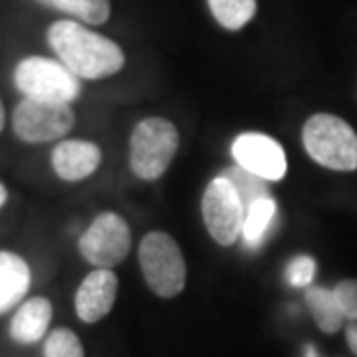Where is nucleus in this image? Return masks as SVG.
Returning a JSON list of instances; mask_svg holds the SVG:
<instances>
[{
    "mask_svg": "<svg viewBox=\"0 0 357 357\" xmlns=\"http://www.w3.org/2000/svg\"><path fill=\"white\" fill-rule=\"evenodd\" d=\"M234 165L243 167L248 173L264 178L266 183H278L286 177L288 159L278 141L266 133L246 131L232 141Z\"/></svg>",
    "mask_w": 357,
    "mask_h": 357,
    "instance_id": "1a4fd4ad",
    "label": "nucleus"
},
{
    "mask_svg": "<svg viewBox=\"0 0 357 357\" xmlns=\"http://www.w3.org/2000/svg\"><path fill=\"white\" fill-rule=\"evenodd\" d=\"M13 79L16 89L28 100L72 105L82 96L79 77L54 58L28 56L16 64Z\"/></svg>",
    "mask_w": 357,
    "mask_h": 357,
    "instance_id": "39448f33",
    "label": "nucleus"
},
{
    "mask_svg": "<svg viewBox=\"0 0 357 357\" xmlns=\"http://www.w3.org/2000/svg\"><path fill=\"white\" fill-rule=\"evenodd\" d=\"M76 126V114L66 103L38 102L22 98L13 112V131L26 145L64 139Z\"/></svg>",
    "mask_w": 357,
    "mask_h": 357,
    "instance_id": "423d86ee",
    "label": "nucleus"
},
{
    "mask_svg": "<svg viewBox=\"0 0 357 357\" xmlns=\"http://www.w3.org/2000/svg\"><path fill=\"white\" fill-rule=\"evenodd\" d=\"M141 274L159 298H177L187 284V262L178 243L163 230L147 232L139 243Z\"/></svg>",
    "mask_w": 357,
    "mask_h": 357,
    "instance_id": "20e7f679",
    "label": "nucleus"
},
{
    "mask_svg": "<svg viewBox=\"0 0 357 357\" xmlns=\"http://www.w3.org/2000/svg\"><path fill=\"white\" fill-rule=\"evenodd\" d=\"M119 280L112 268H96L77 286L74 310L84 324L102 321L115 306Z\"/></svg>",
    "mask_w": 357,
    "mask_h": 357,
    "instance_id": "9d476101",
    "label": "nucleus"
},
{
    "mask_svg": "<svg viewBox=\"0 0 357 357\" xmlns=\"http://www.w3.org/2000/svg\"><path fill=\"white\" fill-rule=\"evenodd\" d=\"M345 342L349 345V349L354 351V356L357 357V321L347 326V330H345Z\"/></svg>",
    "mask_w": 357,
    "mask_h": 357,
    "instance_id": "4be33fe9",
    "label": "nucleus"
},
{
    "mask_svg": "<svg viewBox=\"0 0 357 357\" xmlns=\"http://www.w3.org/2000/svg\"><path fill=\"white\" fill-rule=\"evenodd\" d=\"M307 357H318V356H316V354H314V351L310 349V351H307Z\"/></svg>",
    "mask_w": 357,
    "mask_h": 357,
    "instance_id": "393cba45",
    "label": "nucleus"
},
{
    "mask_svg": "<svg viewBox=\"0 0 357 357\" xmlns=\"http://www.w3.org/2000/svg\"><path fill=\"white\" fill-rule=\"evenodd\" d=\"M42 6L54 8L58 13L74 16L77 22L100 26L109 20L112 16V2L109 0H34Z\"/></svg>",
    "mask_w": 357,
    "mask_h": 357,
    "instance_id": "dca6fc26",
    "label": "nucleus"
},
{
    "mask_svg": "<svg viewBox=\"0 0 357 357\" xmlns=\"http://www.w3.org/2000/svg\"><path fill=\"white\" fill-rule=\"evenodd\" d=\"M4 126H6V109H4V103L0 100V133L4 131Z\"/></svg>",
    "mask_w": 357,
    "mask_h": 357,
    "instance_id": "b1692460",
    "label": "nucleus"
},
{
    "mask_svg": "<svg viewBox=\"0 0 357 357\" xmlns=\"http://www.w3.org/2000/svg\"><path fill=\"white\" fill-rule=\"evenodd\" d=\"M44 357H86V349L76 332L56 328L44 340Z\"/></svg>",
    "mask_w": 357,
    "mask_h": 357,
    "instance_id": "6ab92c4d",
    "label": "nucleus"
},
{
    "mask_svg": "<svg viewBox=\"0 0 357 357\" xmlns=\"http://www.w3.org/2000/svg\"><path fill=\"white\" fill-rule=\"evenodd\" d=\"M278 218V206L272 197L258 199L246 208V217L243 225V238L248 248H258L270 234V229L274 227Z\"/></svg>",
    "mask_w": 357,
    "mask_h": 357,
    "instance_id": "2eb2a0df",
    "label": "nucleus"
},
{
    "mask_svg": "<svg viewBox=\"0 0 357 357\" xmlns=\"http://www.w3.org/2000/svg\"><path fill=\"white\" fill-rule=\"evenodd\" d=\"M333 294L342 307L344 318L357 321V278L342 280L333 288Z\"/></svg>",
    "mask_w": 357,
    "mask_h": 357,
    "instance_id": "412c9836",
    "label": "nucleus"
},
{
    "mask_svg": "<svg viewBox=\"0 0 357 357\" xmlns=\"http://www.w3.org/2000/svg\"><path fill=\"white\" fill-rule=\"evenodd\" d=\"M82 258L96 268H114L131 250V229L128 220L114 211L100 213L77 241Z\"/></svg>",
    "mask_w": 357,
    "mask_h": 357,
    "instance_id": "6e6552de",
    "label": "nucleus"
},
{
    "mask_svg": "<svg viewBox=\"0 0 357 357\" xmlns=\"http://www.w3.org/2000/svg\"><path fill=\"white\" fill-rule=\"evenodd\" d=\"M102 159L100 145L88 139H62L50 155L56 177L66 183H79L91 177L102 165Z\"/></svg>",
    "mask_w": 357,
    "mask_h": 357,
    "instance_id": "9b49d317",
    "label": "nucleus"
},
{
    "mask_svg": "<svg viewBox=\"0 0 357 357\" xmlns=\"http://www.w3.org/2000/svg\"><path fill=\"white\" fill-rule=\"evenodd\" d=\"M211 14L225 30L238 32L256 16V0H206Z\"/></svg>",
    "mask_w": 357,
    "mask_h": 357,
    "instance_id": "f3484780",
    "label": "nucleus"
},
{
    "mask_svg": "<svg viewBox=\"0 0 357 357\" xmlns=\"http://www.w3.org/2000/svg\"><path fill=\"white\" fill-rule=\"evenodd\" d=\"M302 143L318 165L342 173L357 169V133L337 115H312L302 129Z\"/></svg>",
    "mask_w": 357,
    "mask_h": 357,
    "instance_id": "7ed1b4c3",
    "label": "nucleus"
},
{
    "mask_svg": "<svg viewBox=\"0 0 357 357\" xmlns=\"http://www.w3.org/2000/svg\"><path fill=\"white\" fill-rule=\"evenodd\" d=\"M201 211H203L204 227L217 244L232 246L243 236L246 208L236 187L222 173L206 185L201 201Z\"/></svg>",
    "mask_w": 357,
    "mask_h": 357,
    "instance_id": "0eeeda50",
    "label": "nucleus"
},
{
    "mask_svg": "<svg viewBox=\"0 0 357 357\" xmlns=\"http://www.w3.org/2000/svg\"><path fill=\"white\" fill-rule=\"evenodd\" d=\"M32 286V270L22 256L0 250V316L24 302Z\"/></svg>",
    "mask_w": 357,
    "mask_h": 357,
    "instance_id": "ddd939ff",
    "label": "nucleus"
},
{
    "mask_svg": "<svg viewBox=\"0 0 357 357\" xmlns=\"http://www.w3.org/2000/svg\"><path fill=\"white\" fill-rule=\"evenodd\" d=\"M222 175L230 178V183L236 187V191L243 199L244 208H248L250 204L256 203L258 199H264V197H272L268 191V183L264 178L256 177L255 173H248L243 167L234 165L229 167L222 171Z\"/></svg>",
    "mask_w": 357,
    "mask_h": 357,
    "instance_id": "a211bd4d",
    "label": "nucleus"
},
{
    "mask_svg": "<svg viewBox=\"0 0 357 357\" xmlns=\"http://www.w3.org/2000/svg\"><path fill=\"white\" fill-rule=\"evenodd\" d=\"M6 201H8V189H6V185L0 181V211L4 208Z\"/></svg>",
    "mask_w": 357,
    "mask_h": 357,
    "instance_id": "5701e85b",
    "label": "nucleus"
},
{
    "mask_svg": "<svg viewBox=\"0 0 357 357\" xmlns=\"http://www.w3.org/2000/svg\"><path fill=\"white\" fill-rule=\"evenodd\" d=\"M178 131L165 117H145L129 137V167L135 177L157 181L167 173L178 151Z\"/></svg>",
    "mask_w": 357,
    "mask_h": 357,
    "instance_id": "f03ea898",
    "label": "nucleus"
},
{
    "mask_svg": "<svg viewBox=\"0 0 357 357\" xmlns=\"http://www.w3.org/2000/svg\"><path fill=\"white\" fill-rule=\"evenodd\" d=\"M316 270H318V264L312 256H294L286 266V280L294 288H307L316 278Z\"/></svg>",
    "mask_w": 357,
    "mask_h": 357,
    "instance_id": "aec40b11",
    "label": "nucleus"
},
{
    "mask_svg": "<svg viewBox=\"0 0 357 357\" xmlns=\"http://www.w3.org/2000/svg\"><path fill=\"white\" fill-rule=\"evenodd\" d=\"M304 300L316 326L324 333H335L344 326L345 318L333 290L321 288V286H307Z\"/></svg>",
    "mask_w": 357,
    "mask_h": 357,
    "instance_id": "4468645a",
    "label": "nucleus"
},
{
    "mask_svg": "<svg viewBox=\"0 0 357 357\" xmlns=\"http://www.w3.org/2000/svg\"><path fill=\"white\" fill-rule=\"evenodd\" d=\"M54 307L52 302L44 296H34L24 300L20 306L16 307L14 316L8 324V333L13 342L22 345H30L46 337L48 328H50Z\"/></svg>",
    "mask_w": 357,
    "mask_h": 357,
    "instance_id": "f8f14e48",
    "label": "nucleus"
},
{
    "mask_svg": "<svg viewBox=\"0 0 357 357\" xmlns=\"http://www.w3.org/2000/svg\"><path fill=\"white\" fill-rule=\"evenodd\" d=\"M48 44L58 60L79 79L115 76L126 66V54L114 40L77 20H58L48 28Z\"/></svg>",
    "mask_w": 357,
    "mask_h": 357,
    "instance_id": "f257e3e1",
    "label": "nucleus"
}]
</instances>
